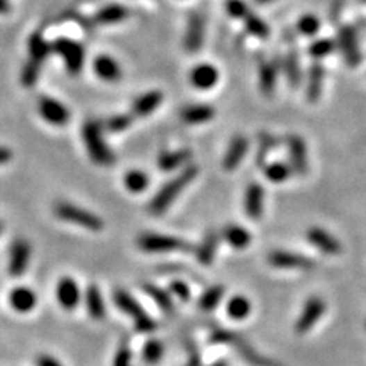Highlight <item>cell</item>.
Masks as SVG:
<instances>
[{
    "mask_svg": "<svg viewBox=\"0 0 366 366\" xmlns=\"http://www.w3.org/2000/svg\"><path fill=\"white\" fill-rule=\"evenodd\" d=\"M199 174V167L197 165H188L183 168L174 178H171L162 188L158 191V194L153 197L150 201V213L154 215H160L167 211L169 205L177 199L178 194L183 188L190 185L194 178Z\"/></svg>",
    "mask_w": 366,
    "mask_h": 366,
    "instance_id": "1",
    "label": "cell"
},
{
    "mask_svg": "<svg viewBox=\"0 0 366 366\" xmlns=\"http://www.w3.org/2000/svg\"><path fill=\"white\" fill-rule=\"evenodd\" d=\"M81 133H83V141L85 144V148H88L92 160L103 167L112 165L115 162V156L104 141L101 124L97 121L84 122Z\"/></svg>",
    "mask_w": 366,
    "mask_h": 366,
    "instance_id": "2",
    "label": "cell"
},
{
    "mask_svg": "<svg viewBox=\"0 0 366 366\" xmlns=\"http://www.w3.org/2000/svg\"><path fill=\"white\" fill-rule=\"evenodd\" d=\"M53 213H56V215L60 220L78 224L85 229L97 232L104 228V223L98 215L85 211V209L76 206V205L67 203V201H60V203H57L56 208H53Z\"/></svg>",
    "mask_w": 366,
    "mask_h": 366,
    "instance_id": "3",
    "label": "cell"
},
{
    "mask_svg": "<svg viewBox=\"0 0 366 366\" xmlns=\"http://www.w3.org/2000/svg\"><path fill=\"white\" fill-rule=\"evenodd\" d=\"M113 299L119 310L133 319L138 331L153 333L156 330V322L145 313L144 308L139 306V302L133 296H130L126 290H116Z\"/></svg>",
    "mask_w": 366,
    "mask_h": 366,
    "instance_id": "4",
    "label": "cell"
},
{
    "mask_svg": "<svg viewBox=\"0 0 366 366\" xmlns=\"http://www.w3.org/2000/svg\"><path fill=\"white\" fill-rule=\"evenodd\" d=\"M211 340H213V344H228L233 347L240 353V356L252 366H275L270 360L264 359V357H261L258 353H256L246 340H243L238 336V334H233L226 330H215L211 334Z\"/></svg>",
    "mask_w": 366,
    "mask_h": 366,
    "instance_id": "5",
    "label": "cell"
},
{
    "mask_svg": "<svg viewBox=\"0 0 366 366\" xmlns=\"http://www.w3.org/2000/svg\"><path fill=\"white\" fill-rule=\"evenodd\" d=\"M52 51L58 53L60 57H63L69 72L72 75L80 74L85 60V51L80 43L71 40V38L61 37L52 43Z\"/></svg>",
    "mask_w": 366,
    "mask_h": 366,
    "instance_id": "6",
    "label": "cell"
},
{
    "mask_svg": "<svg viewBox=\"0 0 366 366\" xmlns=\"http://www.w3.org/2000/svg\"><path fill=\"white\" fill-rule=\"evenodd\" d=\"M138 246L145 252H171L190 249V244L186 241L177 237L160 235V233H142L138 238Z\"/></svg>",
    "mask_w": 366,
    "mask_h": 366,
    "instance_id": "7",
    "label": "cell"
},
{
    "mask_svg": "<svg viewBox=\"0 0 366 366\" xmlns=\"http://www.w3.org/2000/svg\"><path fill=\"white\" fill-rule=\"evenodd\" d=\"M324 313H325L324 299L319 298V296H311V298L306 302V306H303L298 321H296L294 325L296 333L298 334L308 333L311 328H313L319 319L324 316Z\"/></svg>",
    "mask_w": 366,
    "mask_h": 366,
    "instance_id": "8",
    "label": "cell"
},
{
    "mask_svg": "<svg viewBox=\"0 0 366 366\" xmlns=\"http://www.w3.org/2000/svg\"><path fill=\"white\" fill-rule=\"evenodd\" d=\"M205 25H206V19L203 14L199 11L191 14L183 38V46L186 52L196 53L201 49L205 40Z\"/></svg>",
    "mask_w": 366,
    "mask_h": 366,
    "instance_id": "9",
    "label": "cell"
},
{
    "mask_svg": "<svg viewBox=\"0 0 366 366\" xmlns=\"http://www.w3.org/2000/svg\"><path fill=\"white\" fill-rule=\"evenodd\" d=\"M38 112L43 116V119L52 124V126H66L69 119H71V112L67 110V107L51 97L40 98V101H38Z\"/></svg>",
    "mask_w": 366,
    "mask_h": 366,
    "instance_id": "10",
    "label": "cell"
},
{
    "mask_svg": "<svg viewBox=\"0 0 366 366\" xmlns=\"http://www.w3.org/2000/svg\"><path fill=\"white\" fill-rule=\"evenodd\" d=\"M31 260V246L26 240L17 238L13 241L10 247V261H8V272L13 276H20L26 272Z\"/></svg>",
    "mask_w": 366,
    "mask_h": 366,
    "instance_id": "11",
    "label": "cell"
},
{
    "mask_svg": "<svg viewBox=\"0 0 366 366\" xmlns=\"http://www.w3.org/2000/svg\"><path fill=\"white\" fill-rule=\"evenodd\" d=\"M269 263L276 269H299L311 270L315 267V261L308 256H303L296 252L289 251H274L269 253Z\"/></svg>",
    "mask_w": 366,
    "mask_h": 366,
    "instance_id": "12",
    "label": "cell"
},
{
    "mask_svg": "<svg viewBox=\"0 0 366 366\" xmlns=\"http://www.w3.org/2000/svg\"><path fill=\"white\" fill-rule=\"evenodd\" d=\"M287 150H289L290 167L296 174L303 176L308 171V153L303 139L298 135H290L287 138Z\"/></svg>",
    "mask_w": 366,
    "mask_h": 366,
    "instance_id": "13",
    "label": "cell"
},
{
    "mask_svg": "<svg viewBox=\"0 0 366 366\" xmlns=\"http://www.w3.org/2000/svg\"><path fill=\"white\" fill-rule=\"evenodd\" d=\"M338 37H339L338 38L339 48L342 53H344L348 66H351V67L359 66L362 56H360L359 42H357L356 31L351 26H344L339 29Z\"/></svg>",
    "mask_w": 366,
    "mask_h": 366,
    "instance_id": "14",
    "label": "cell"
},
{
    "mask_svg": "<svg viewBox=\"0 0 366 366\" xmlns=\"http://www.w3.org/2000/svg\"><path fill=\"white\" fill-rule=\"evenodd\" d=\"M81 292L72 278H61L57 284V301L65 310H75L80 303Z\"/></svg>",
    "mask_w": 366,
    "mask_h": 366,
    "instance_id": "15",
    "label": "cell"
},
{
    "mask_svg": "<svg viewBox=\"0 0 366 366\" xmlns=\"http://www.w3.org/2000/svg\"><path fill=\"white\" fill-rule=\"evenodd\" d=\"M219 71L217 67L208 63L197 65L196 67H192V71L190 74V81L192 84V88H196L199 90H209L213 89L214 85L219 81Z\"/></svg>",
    "mask_w": 366,
    "mask_h": 366,
    "instance_id": "16",
    "label": "cell"
},
{
    "mask_svg": "<svg viewBox=\"0 0 366 366\" xmlns=\"http://www.w3.org/2000/svg\"><path fill=\"white\" fill-rule=\"evenodd\" d=\"M307 240L319 251L326 255H338L342 251V244L331 233L322 228H311L307 232Z\"/></svg>",
    "mask_w": 366,
    "mask_h": 366,
    "instance_id": "17",
    "label": "cell"
},
{
    "mask_svg": "<svg viewBox=\"0 0 366 366\" xmlns=\"http://www.w3.org/2000/svg\"><path fill=\"white\" fill-rule=\"evenodd\" d=\"M264 208V190L260 183L252 182L247 186L244 196V211L249 219L258 220L263 215Z\"/></svg>",
    "mask_w": 366,
    "mask_h": 366,
    "instance_id": "18",
    "label": "cell"
},
{
    "mask_svg": "<svg viewBox=\"0 0 366 366\" xmlns=\"http://www.w3.org/2000/svg\"><path fill=\"white\" fill-rule=\"evenodd\" d=\"M247 150H249L247 138H244L243 135H237L231 141L228 151H226V154H224L223 168L226 171H233V169H235L241 163V160H243Z\"/></svg>",
    "mask_w": 366,
    "mask_h": 366,
    "instance_id": "19",
    "label": "cell"
},
{
    "mask_svg": "<svg viewBox=\"0 0 366 366\" xmlns=\"http://www.w3.org/2000/svg\"><path fill=\"white\" fill-rule=\"evenodd\" d=\"M93 71L104 81H118L122 75L118 61L110 56H99L93 60Z\"/></svg>",
    "mask_w": 366,
    "mask_h": 366,
    "instance_id": "20",
    "label": "cell"
},
{
    "mask_svg": "<svg viewBox=\"0 0 366 366\" xmlns=\"http://www.w3.org/2000/svg\"><path fill=\"white\" fill-rule=\"evenodd\" d=\"M215 116V108L208 104H194L185 107L181 112V119L188 126H197L211 121Z\"/></svg>",
    "mask_w": 366,
    "mask_h": 366,
    "instance_id": "21",
    "label": "cell"
},
{
    "mask_svg": "<svg viewBox=\"0 0 366 366\" xmlns=\"http://www.w3.org/2000/svg\"><path fill=\"white\" fill-rule=\"evenodd\" d=\"M163 101V95L162 92L159 90H151V92H147L144 95L139 97L133 106H131V113L138 118H144V116L151 115L156 108H158Z\"/></svg>",
    "mask_w": 366,
    "mask_h": 366,
    "instance_id": "22",
    "label": "cell"
},
{
    "mask_svg": "<svg viewBox=\"0 0 366 366\" xmlns=\"http://www.w3.org/2000/svg\"><path fill=\"white\" fill-rule=\"evenodd\" d=\"M10 306L19 313H28L37 303L35 293L28 287H15L10 293Z\"/></svg>",
    "mask_w": 366,
    "mask_h": 366,
    "instance_id": "23",
    "label": "cell"
},
{
    "mask_svg": "<svg viewBox=\"0 0 366 366\" xmlns=\"http://www.w3.org/2000/svg\"><path fill=\"white\" fill-rule=\"evenodd\" d=\"M324 76H325V71H324V66L321 63H315L313 66L310 67L308 81H307V90H306L308 103L315 104V103H317L319 98H321L322 85H324Z\"/></svg>",
    "mask_w": 366,
    "mask_h": 366,
    "instance_id": "24",
    "label": "cell"
},
{
    "mask_svg": "<svg viewBox=\"0 0 366 366\" xmlns=\"http://www.w3.org/2000/svg\"><path fill=\"white\" fill-rule=\"evenodd\" d=\"M85 307L92 319L95 321H103L106 316V303L103 299V294L97 285H89L85 290Z\"/></svg>",
    "mask_w": 366,
    "mask_h": 366,
    "instance_id": "25",
    "label": "cell"
},
{
    "mask_svg": "<svg viewBox=\"0 0 366 366\" xmlns=\"http://www.w3.org/2000/svg\"><path fill=\"white\" fill-rule=\"evenodd\" d=\"M128 17V8L119 3H110L106 5L104 8L97 13L95 20L99 25H115V23H119L122 20H126Z\"/></svg>",
    "mask_w": 366,
    "mask_h": 366,
    "instance_id": "26",
    "label": "cell"
},
{
    "mask_svg": "<svg viewBox=\"0 0 366 366\" xmlns=\"http://www.w3.org/2000/svg\"><path fill=\"white\" fill-rule=\"evenodd\" d=\"M223 238L228 241V244L233 249H246L251 244V233L243 226L229 224L223 229Z\"/></svg>",
    "mask_w": 366,
    "mask_h": 366,
    "instance_id": "27",
    "label": "cell"
},
{
    "mask_svg": "<svg viewBox=\"0 0 366 366\" xmlns=\"http://www.w3.org/2000/svg\"><path fill=\"white\" fill-rule=\"evenodd\" d=\"M217 247H219V233L215 231H208L203 241H201L197 249V260L201 264H205V266L211 264L215 256Z\"/></svg>",
    "mask_w": 366,
    "mask_h": 366,
    "instance_id": "28",
    "label": "cell"
},
{
    "mask_svg": "<svg viewBox=\"0 0 366 366\" xmlns=\"http://www.w3.org/2000/svg\"><path fill=\"white\" fill-rule=\"evenodd\" d=\"M191 159V151L190 150H178V151H167L162 153L158 159V165L162 171H173L178 167H182Z\"/></svg>",
    "mask_w": 366,
    "mask_h": 366,
    "instance_id": "29",
    "label": "cell"
},
{
    "mask_svg": "<svg viewBox=\"0 0 366 366\" xmlns=\"http://www.w3.org/2000/svg\"><path fill=\"white\" fill-rule=\"evenodd\" d=\"M251 301H249L246 296L241 294L233 296V298L229 299L228 306H226V313H228V316L233 319V321H243V319L251 315Z\"/></svg>",
    "mask_w": 366,
    "mask_h": 366,
    "instance_id": "30",
    "label": "cell"
},
{
    "mask_svg": "<svg viewBox=\"0 0 366 366\" xmlns=\"http://www.w3.org/2000/svg\"><path fill=\"white\" fill-rule=\"evenodd\" d=\"M52 51V44L44 40L42 34H33L29 38V58L35 60L43 65V61L49 57Z\"/></svg>",
    "mask_w": 366,
    "mask_h": 366,
    "instance_id": "31",
    "label": "cell"
},
{
    "mask_svg": "<svg viewBox=\"0 0 366 366\" xmlns=\"http://www.w3.org/2000/svg\"><path fill=\"white\" fill-rule=\"evenodd\" d=\"M276 88V69L275 66L269 63V61H264L260 65V89L263 92V95L272 97Z\"/></svg>",
    "mask_w": 366,
    "mask_h": 366,
    "instance_id": "32",
    "label": "cell"
},
{
    "mask_svg": "<svg viewBox=\"0 0 366 366\" xmlns=\"http://www.w3.org/2000/svg\"><path fill=\"white\" fill-rule=\"evenodd\" d=\"M144 290L156 302V306H158L163 313H167V315L173 313L174 306H173V301H171L169 293H167L165 290H162L159 289V287H156L153 284H145Z\"/></svg>",
    "mask_w": 366,
    "mask_h": 366,
    "instance_id": "33",
    "label": "cell"
},
{
    "mask_svg": "<svg viewBox=\"0 0 366 366\" xmlns=\"http://www.w3.org/2000/svg\"><path fill=\"white\" fill-rule=\"evenodd\" d=\"M292 173H293L292 167L283 162H274L264 167V176H266L267 181L274 183H281L287 181V178L292 176Z\"/></svg>",
    "mask_w": 366,
    "mask_h": 366,
    "instance_id": "34",
    "label": "cell"
},
{
    "mask_svg": "<svg viewBox=\"0 0 366 366\" xmlns=\"http://www.w3.org/2000/svg\"><path fill=\"white\" fill-rule=\"evenodd\" d=\"M124 183H126V188L131 192H142L148 188L150 177L141 169H130L126 177H124Z\"/></svg>",
    "mask_w": 366,
    "mask_h": 366,
    "instance_id": "35",
    "label": "cell"
},
{
    "mask_svg": "<svg viewBox=\"0 0 366 366\" xmlns=\"http://www.w3.org/2000/svg\"><path fill=\"white\" fill-rule=\"evenodd\" d=\"M285 74L287 80L290 83V88L296 89L301 83V67H299V58L298 53H296L294 48H292L287 53L285 58Z\"/></svg>",
    "mask_w": 366,
    "mask_h": 366,
    "instance_id": "36",
    "label": "cell"
},
{
    "mask_svg": "<svg viewBox=\"0 0 366 366\" xmlns=\"http://www.w3.org/2000/svg\"><path fill=\"white\" fill-rule=\"evenodd\" d=\"M224 296V289L222 285H213L209 287V289L201 294L200 298V308L203 311H213L217 307H219V303L222 302Z\"/></svg>",
    "mask_w": 366,
    "mask_h": 366,
    "instance_id": "37",
    "label": "cell"
},
{
    "mask_svg": "<svg viewBox=\"0 0 366 366\" xmlns=\"http://www.w3.org/2000/svg\"><path fill=\"white\" fill-rule=\"evenodd\" d=\"M243 20H244V26H246L249 34H252L258 38H267L269 37L270 29L266 25V22L261 20L258 15L249 13Z\"/></svg>",
    "mask_w": 366,
    "mask_h": 366,
    "instance_id": "38",
    "label": "cell"
},
{
    "mask_svg": "<svg viewBox=\"0 0 366 366\" xmlns=\"http://www.w3.org/2000/svg\"><path fill=\"white\" fill-rule=\"evenodd\" d=\"M163 356V344L158 339H150L145 342L142 348V360L147 365H156Z\"/></svg>",
    "mask_w": 366,
    "mask_h": 366,
    "instance_id": "39",
    "label": "cell"
},
{
    "mask_svg": "<svg viewBox=\"0 0 366 366\" xmlns=\"http://www.w3.org/2000/svg\"><path fill=\"white\" fill-rule=\"evenodd\" d=\"M40 71H42V63L29 58L22 69V78H20L22 84L25 85V88H33V85L38 81Z\"/></svg>",
    "mask_w": 366,
    "mask_h": 366,
    "instance_id": "40",
    "label": "cell"
},
{
    "mask_svg": "<svg viewBox=\"0 0 366 366\" xmlns=\"http://www.w3.org/2000/svg\"><path fill=\"white\" fill-rule=\"evenodd\" d=\"M334 49H336V43L330 38H321V40H316L310 44L308 52L313 58H324L330 56Z\"/></svg>",
    "mask_w": 366,
    "mask_h": 366,
    "instance_id": "41",
    "label": "cell"
},
{
    "mask_svg": "<svg viewBox=\"0 0 366 366\" xmlns=\"http://www.w3.org/2000/svg\"><path fill=\"white\" fill-rule=\"evenodd\" d=\"M298 29L302 35H316L321 29V20L315 14H306L298 22Z\"/></svg>",
    "mask_w": 366,
    "mask_h": 366,
    "instance_id": "42",
    "label": "cell"
},
{
    "mask_svg": "<svg viewBox=\"0 0 366 366\" xmlns=\"http://www.w3.org/2000/svg\"><path fill=\"white\" fill-rule=\"evenodd\" d=\"M224 8H226V13H228L233 19L243 20L246 15L251 13L249 6L243 2V0H226Z\"/></svg>",
    "mask_w": 366,
    "mask_h": 366,
    "instance_id": "43",
    "label": "cell"
},
{
    "mask_svg": "<svg viewBox=\"0 0 366 366\" xmlns=\"http://www.w3.org/2000/svg\"><path fill=\"white\" fill-rule=\"evenodd\" d=\"M131 122H133L131 115H115L107 121L106 126L108 130L113 131V133H118V131L127 130L131 126Z\"/></svg>",
    "mask_w": 366,
    "mask_h": 366,
    "instance_id": "44",
    "label": "cell"
},
{
    "mask_svg": "<svg viewBox=\"0 0 366 366\" xmlns=\"http://www.w3.org/2000/svg\"><path fill=\"white\" fill-rule=\"evenodd\" d=\"M275 147V139L269 133H261L260 135V150L256 153V162L263 165L264 159L267 158V154L272 151V148Z\"/></svg>",
    "mask_w": 366,
    "mask_h": 366,
    "instance_id": "45",
    "label": "cell"
},
{
    "mask_svg": "<svg viewBox=\"0 0 366 366\" xmlns=\"http://www.w3.org/2000/svg\"><path fill=\"white\" fill-rule=\"evenodd\" d=\"M113 366H131V349L127 342L121 344L118 351H116Z\"/></svg>",
    "mask_w": 366,
    "mask_h": 366,
    "instance_id": "46",
    "label": "cell"
},
{
    "mask_svg": "<svg viewBox=\"0 0 366 366\" xmlns=\"http://www.w3.org/2000/svg\"><path fill=\"white\" fill-rule=\"evenodd\" d=\"M169 292L171 294H174L176 298H178L181 301H190L191 298L190 287L186 285L183 281H178V279H176V281L169 284Z\"/></svg>",
    "mask_w": 366,
    "mask_h": 366,
    "instance_id": "47",
    "label": "cell"
},
{
    "mask_svg": "<svg viewBox=\"0 0 366 366\" xmlns=\"http://www.w3.org/2000/svg\"><path fill=\"white\" fill-rule=\"evenodd\" d=\"M37 366H63V363H60L56 357H52L49 354H40L35 360Z\"/></svg>",
    "mask_w": 366,
    "mask_h": 366,
    "instance_id": "48",
    "label": "cell"
},
{
    "mask_svg": "<svg viewBox=\"0 0 366 366\" xmlns=\"http://www.w3.org/2000/svg\"><path fill=\"white\" fill-rule=\"evenodd\" d=\"M11 159V151L5 147H0V163H6Z\"/></svg>",
    "mask_w": 366,
    "mask_h": 366,
    "instance_id": "49",
    "label": "cell"
},
{
    "mask_svg": "<svg viewBox=\"0 0 366 366\" xmlns=\"http://www.w3.org/2000/svg\"><path fill=\"white\" fill-rule=\"evenodd\" d=\"M186 366H200V357L197 354V349L196 351L191 353V359H190V363Z\"/></svg>",
    "mask_w": 366,
    "mask_h": 366,
    "instance_id": "50",
    "label": "cell"
},
{
    "mask_svg": "<svg viewBox=\"0 0 366 366\" xmlns=\"http://www.w3.org/2000/svg\"><path fill=\"white\" fill-rule=\"evenodd\" d=\"M10 10L11 6L8 3V0H0V14H6Z\"/></svg>",
    "mask_w": 366,
    "mask_h": 366,
    "instance_id": "51",
    "label": "cell"
},
{
    "mask_svg": "<svg viewBox=\"0 0 366 366\" xmlns=\"http://www.w3.org/2000/svg\"><path fill=\"white\" fill-rule=\"evenodd\" d=\"M255 2H258V3H261V5H266V3L275 2V0H255Z\"/></svg>",
    "mask_w": 366,
    "mask_h": 366,
    "instance_id": "52",
    "label": "cell"
},
{
    "mask_svg": "<svg viewBox=\"0 0 366 366\" xmlns=\"http://www.w3.org/2000/svg\"><path fill=\"white\" fill-rule=\"evenodd\" d=\"M2 229H3V224L0 223V233H2Z\"/></svg>",
    "mask_w": 366,
    "mask_h": 366,
    "instance_id": "53",
    "label": "cell"
},
{
    "mask_svg": "<svg viewBox=\"0 0 366 366\" xmlns=\"http://www.w3.org/2000/svg\"><path fill=\"white\" fill-rule=\"evenodd\" d=\"M365 2H366V0H365Z\"/></svg>",
    "mask_w": 366,
    "mask_h": 366,
    "instance_id": "54",
    "label": "cell"
}]
</instances>
